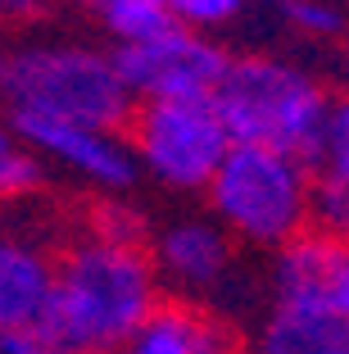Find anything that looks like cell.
<instances>
[{
	"mask_svg": "<svg viewBox=\"0 0 349 354\" xmlns=\"http://www.w3.org/2000/svg\"><path fill=\"white\" fill-rule=\"evenodd\" d=\"M113 354H123V350H113Z\"/></svg>",
	"mask_w": 349,
	"mask_h": 354,
	"instance_id": "d4e9b609",
	"label": "cell"
},
{
	"mask_svg": "<svg viewBox=\"0 0 349 354\" xmlns=\"http://www.w3.org/2000/svg\"><path fill=\"white\" fill-rule=\"evenodd\" d=\"M254 354H349V332L318 304L272 300V313L254 336Z\"/></svg>",
	"mask_w": 349,
	"mask_h": 354,
	"instance_id": "4fadbf2b",
	"label": "cell"
},
{
	"mask_svg": "<svg viewBox=\"0 0 349 354\" xmlns=\"http://www.w3.org/2000/svg\"><path fill=\"white\" fill-rule=\"evenodd\" d=\"M14 132L28 150L55 159L59 168L77 173L82 182L104 191H127L136 182V155L127 136L91 123H68V118H46V114H23L14 109Z\"/></svg>",
	"mask_w": 349,
	"mask_h": 354,
	"instance_id": "52a82bcc",
	"label": "cell"
},
{
	"mask_svg": "<svg viewBox=\"0 0 349 354\" xmlns=\"http://www.w3.org/2000/svg\"><path fill=\"white\" fill-rule=\"evenodd\" d=\"M46 10V0H0V14H5V19H37V14Z\"/></svg>",
	"mask_w": 349,
	"mask_h": 354,
	"instance_id": "ffe728a7",
	"label": "cell"
},
{
	"mask_svg": "<svg viewBox=\"0 0 349 354\" xmlns=\"http://www.w3.org/2000/svg\"><path fill=\"white\" fill-rule=\"evenodd\" d=\"M37 187H41L37 150H28L23 141H14L10 150H0V200H23Z\"/></svg>",
	"mask_w": 349,
	"mask_h": 354,
	"instance_id": "2e32d148",
	"label": "cell"
},
{
	"mask_svg": "<svg viewBox=\"0 0 349 354\" xmlns=\"http://www.w3.org/2000/svg\"><path fill=\"white\" fill-rule=\"evenodd\" d=\"M123 354H240L236 336L209 309L186 300H168L150 313V323L127 341Z\"/></svg>",
	"mask_w": 349,
	"mask_h": 354,
	"instance_id": "7c38bea8",
	"label": "cell"
},
{
	"mask_svg": "<svg viewBox=\"0 0 349 354\" xmlns=\"http://www.w3.org/2000/svg\"><path fill=\"white\" fill-rule=\"evenodd\" d=\"M164 5H168L177 28H191V32L223 28V23H232L245 10V0H164Z\"/></svg>",
	"mask_w": 349,
	"mask_h": 354,
	"instance_id": "e0dca14e",
	"label": "cell"
},
{
	"mask_svg": "<svg viewBox=\"0 0 349 354\" xmlns=\"http://www.w3.org/2000/svg\"><path fill=\"white\" fill-rule=\"evenodd\" d=\"M14 146V136H10V127H0V150H10Z\"/></svg>",
	"mask_w": 349,
	"mask_h": 354,
	"instance_id": "44dd1931",
	"label": "cell"
},
{
	"mask_svg": "<svg viewBox=\"0 0 349 354\" xmlns=\"http://www.w3.org/2000/svg\"><path fill=\"white\" fill-rule=\"evenodd\" d=\"M313 227L349 241V91L331 95L327 132L313 155Z\"/></svg>",
	"mask_w": 349,
	"mask_h": 354,
	"instance_id": "8fae6325",
	"label": "cell"
},
{
	"mask_svg": "<svg viewBox=\"0 0 349 354\" xmlns=\"http://www.w3.org/2000/svg\"><path fill=\"white\" fill-rule=\"evenodd\" d=\"M118 73H123L127 91L136 104L145 100H214L223 86L232 55L218 41H209L205 32L191 28H168L141 46H123L113 50Z\"/></svg>",
	"mask_w": 349,
	"mask_h": 354,
	"instance_id": "8992f818",
	"label": "cell"
},
{
	"mask_svg": "<svg viewBox=\"0 0 349 354\" xmlns=\"http://www.w3.org/2000/svg\"><path fill=\"white\" fill-rule=\"evenodd\" d=\"M0 354H55V345H50L41 323H32V327H19V332L0 336Z\"/></svg>",
	"mask_w": 349,
	"mask_h": 354,
	"instance_id": "d6986e66",
	"label": "cell"
},
{
	"mask_svg": "<svg viewBox=\"0 0 349 354\" xmlns=\"http://www.w3.org/2000/svg\"><path fill=\"white\" fill-rule=\"evenodd\" d=\"M0 77H5V64H0Z\"/></svg>",
	"mask_w": 349,
	"mask_h": 354,
	"instance_id": "cb8c5ba5",
	"label": "cell"
},
{
	"mask_svg": "<svg viewBox=\"0 0 349 354\" xmlns=\"http://www.w3.org/2000/svg\"><path fill=\"white\" fill-rule=\"evenodd\" d=\"M345 68H349V46H345Z\"/></svg>",
	"mask_w": 349,
	"mask_h": 354,
	"instance_id": "603a6c76",
	"label": "cell"
},
{
	"mask_svg": "<svg viewBox=\"0 0 349 354\" xmlns=\"http://www.w3.org/2000/svg\"><path fill=\"white\" fill-rule=\"evenodd\" d=\"M154 268L159 281L177 286L186 295L214 291L232 272V236L214 218H177L154 241Z\"/></svg>",
	"mask_w": 349,
	"mask_h": 354,
	"instance_id": "9c48e42d",
	"label": "cell"
},
{
	"mask_svg": "<svg viewBox=\"0 0 349 354\" xmlns=\"http://www.w3.org/2000/svg\"><path fill=\"white\" fill-rule=\"evenodd\" d=\"M205 196L218 227L258 250H286L313 232V164L281 150L232 146Z\"/></svg>",
	"mask_w": 349,
	"mask_h": 354,
	"instance_id": "3957f363",
	"label": "cell"
},
{
	"mask_svg": "<svg viewBox=\"0 0 349 354\" xmlns=\"http://www.w3.org/2000/svg\"><path fill=\"white\" fill-rule=\"evenodd\" d=\"M214 104L236 146H267L304 164H313L331 114L327 86L277 55L232 59Z\"/></svg>",
	"mask_w": 349,
	"mask_h": 354,
	"instance_id": "7a4b0ae2",
	"label": "cell"
},
{
	"mask_svg": "<svg viewBox=\"0 0 349 354\" xmlns=\"http://www.w3.org/2000/svg\"><path fill=\"white\" fill-rule=\"evenodd\" d=\"M91 236H104V241H132L141 245V218H136V209L127 205H100L91 218Z\"/></svg>",
	"mask_w": 349,
	"mask_h": 354,
	"instance_id": "ac0fdd59",
	"label": "cell"
},
{
	"mask_svg": "<svg viewBox=\"0 0 349 354\" xmlns=\"http://www.w3.org/2000/svg\"><path fill=\"white\" fill-rule=\"evenodd\" d=\"M154 254L132 241L86 236L55 259V300L41 318L55 354H113L127 350L141 323L159 309Z\"/></svg>",
	"mask_w": 349,
	"mask_h": 354,
	"instance_id": "6da1fadb",
	"label": "cell"
},
{
	"mask_svg": "<svg viewBox=\"0 0 349 354\" xmlns=\"http://www.w3.org/2000/svg\"><path fill=\"white\" fill-rule=\"evenodd\" d=\"M0 82L23 114L68 118L109 132H118L136 109L118 59L91 46H32L5 64Z\"/></svg>",
	"mask_w": 349,
	"mask_h": 354,
	"instance_id": "277c9868",
	"label": "cell"
},
{
	"mask_svg": "<svg viewBox=\"0 0 349 354\" xmlns=\"http://www.w3.org/2000/svg\"><path fill=\"white\" fill-rule=\"evenodd\" d=\"M86 5L100 19V28L118 41V50L123 46H141L173 28V14H168L164 0H86Z\"/></svg>",
	"mask_w": 349,
	"mask_h": 354,
	"instance_id": "5bb4252c",
	"label": "cell"
},
{
	"mask_svg": "<svg viewBox=\"0 0 349 354\" xmlns=\"http://www.w3.org/2000/svg\"><path fill=\"white\" fill-rule=\"evenodd\" d=\"M263 5H286V0H263Z\"/></svg>",
	"mask_w": 349,
	"mask_h": 354,
	"instance_id": "7402d4cb",
	"label": "cell"
},
{
	"mask_svg": "<svg viewBox=\"0 0 349 354\" xmlns=\"http://www.w3.org/2000/svg\"><path fill=\"white\" fill-rule=\"evenodd\" d=\"M55 300V259L23 236L0 232V336L41 323Z\"/></svg>",
	"mask_w": 349,
	"mask_h": 354,
	"instance_id": "30bf717a",
	"label": "cell"
},
{
	"mask_svg": "<svg viewBox=\"0 0 349 354\" xmlns=\"http://www.w3.org/2000/svg\"><path fill=\"white\" fill-rule=\"evenodd\" d=\"M127 127L136 168L168 191H209L236 146L214 100H145L132 109Z\"/></svg>",
	"mask_w": 349,
	"mask_h": 354,
	"instance_id": "5b68a950",
	"label": "cell"
},
{
	"mask_svg": "<svg viewBox=\"0 0 349 354\" xmlns=\"http://www.w3.org/2000/svg\"><path fill=\"white\" fill-rule=\"evenodd\" d=\"M272 295L290 304H318L349 332V241L318 227L290 241L286 250H277Z\"/></svg>",
	"mask_w": 349,
	"mask_h": 354,
	"instance_id": "ba28073f",
	"label": "cell"
},
{
	"mask_svg": "<svg viewBox=\"0 0 349 354\" xmlns=\"http://www.w3.org/2000/svg\"><path fill=\"white\" fill-rule=\"evenodd\" d=\"M286 23L299 37H313V41H331L345 32V10L331 5V0H286Z\"/></svg>",
	"mask_w": 349,
	"mask_h": 354,
	"instance_id": "9a60e30c",
	"label": "cell"
}]
</instances>
